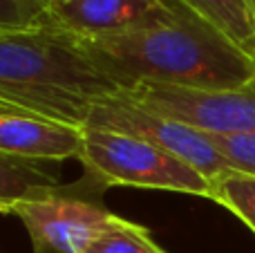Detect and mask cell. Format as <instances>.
Instances as JSON below:
<instances>
[{"label":"cell","instance_id":"obj_1","mask_svg":"<svg viewBox=\"0 0 255 253\" xmlns=\"http://www.w3.org/2000/svg\"><path fill=\"white\" fill-rule=\"evenodd\" d=\"M81 45L119 90L141 83L233 90L255 81L253 58L179 0L159 25Z\"/></svg>","mask_w":255,"mask_h":253},{"label":"cell","instance_id":"obj_2","mask_svg":"<svg viewBox=\"0 0 255 253\" xmlns=\"http://www.w3.org/2000/svg\"><path fill=\"white\" fill-rule=\"evenodd\" d=\"M117 92L67 31L49 22L0 29V101L22 115L85 128L92 108Z\"/></svg>","mask_w":255,"mask_h":253},{"label":"cell","instance_id":"obj_3","mask_svg":"<svg viewBox=\"0 0 255 253\" xmlns=\"http://www.w3.org/2000/svg\"><path fill=\"white\" fill-rule=\"evenodd\" d=\"M79 161L85 168V179L101 191L132 186L211 200V182L197 168L132 134L83 128V150Z\"/></svg>","mask_w":255,"mask_h":253},{"label":"cell","instance_id":"obj_4","mask_svg":"<svg viewBox=\"0 0 255 253\" xmlns=\"http://www.w3.org/2000/svg\"><path fill=\"white\" fill-rule=\"evenodd\" d=\"M85 128L115 130V132L145 139L161 150L184 159L193 168H197L208 182L233 170L229 161L224 159V155L213 146L206 132L181 124L177 119H170V117L145 110V108L124 99L119 92L106 97L92 108Z\"/></svg>","mask_w":255,"mask_h":253},{"label":"cell","instance_id":"obj_5","mask_svg":"<svg viewBox=\"0 0 255 253\" xmlns=\"http://www.w3.org/2000/svg\"><path fill=\"white\" fill-rule=\"evenodd\" d=\"M119 94L157 115L170 117L206 134L255 132V81L233 90H190L141 83Z\"/></svg>","mask_w":255,"mask_h":253},{"label":"cell","instance_id":"obj_6","mask_svg":"<svg viewBox=\"0 0 255 253\" xmlns=\"http://www.w3.org/2000/svg\"><path fill=\"white\" fill-rule=\"evenodd\" d=\"M11 213L25 224L34 253H81L117 218L97 197L76 193V186L20 200L11 204Z\"/></svg>","mask_w":255,"mask_h":253},{"label":"cell","instance_id":"obj_7","mask_svg":"<svg viewBox=\"0 0 255 253\" xmlns=\"http://www.w3.org/2000/svg\"><path fill=\"white\" fill-rule=\"evenodd\" d=\"M177 0H49L47 22L79 40H97L159 25Z\"/></svg>","mask_w":255,"mask_h":253},{"label":"cell","instance_id":"obj_8","mask_svg":"<svg viewBox=\"0 0 255 253\" xmlns=\"http://www.w3.org/2000/svg\"><path fill=\"white\" fill-rule=\"evenodd\" d=\"M83 128L34 115H0V152L29 161H63L81 157Z\"/></svg>","mask_w":255,"mask_h":253},{"label":"cell","instance_id":"obj_9","mask_svg":"<svg viewBox=\"0 0 255 253\" xmlns=\"http://www.w3.org/2000/svg\"><path fill=\"white\" fill-rule=\"evenodd\" d=\"M56 177L38 166V161L0 152V202L16 204L20 200H36L58 193Z\"/></svg>","mask_w":255,"mask_h":253},{"label":"cell","instance_id":"obj_10","mask_svg":"<svg viewBox=\"0 0 255 253\" xmlns=\"http://www.w3.org/2000/svg\"><path fill=\"white\" fill-rule=\"evenodd\" d=\"M251 56L253 0H179Z\"/></svg>","mask_w":255,"mask_h":253},{"label":"cell","instance_id":"obj_11","mask_svg":"<svg viewBox=\"0 0 255 253\" xmlns=\"http://www.w3.org/2000/svg\"><path fill=\"white\" fill-rule=\"evenodd\" d=\"M211 200L235 213L255 233V175L229 170L211 182Z\"/></svg>","mask_w":255,"mask_h":253},{"label":"cell","instance_id":"obj_12","mask_svg":"<svg viewBox=\"0 0 255 253\" xmlns=\"http://www.w3.org/2000/svg\"><path fill=\"white\" fill-rule=\"evenodd\" d=\"M81 253H166L145 227L117 215L115 222Z\"/></svg>","mask_w":255,"mask_h":253},{"label":"cell","instance_id":"obj_13","mask_svg":"<svg viewBox=\"0 0 255 253\" xmlns=\"http://www.w3.org/2000/svg\"><path fill=\"white\" fill-rule=\"evenodd\" d=\"M213 146L224 155L229 166L240 173L255 175V132L249 134H208Z\"/></svg>","mask_w":255,"mask_h":253},{"label":"cell","instance_id":"obj_14","mask_svg":"<svg viewBox=\"0 0 255 253\" xmlns=\"http://www.w3.org/2000/svg\"><path fill=\"white\" fill-rule=\"evenodd\" d=\"M49 0H0V29H27L47 22Z\"/></svg>","mask_w":255,"mask_h":253},{"label":"cell","instance_id":"obj_15","mask_svg":"<svg viewBox=\"0 0 255 253\" xmlns=\"http://www.w3.org/2000/svg\"><path fill=\"white\" fill-rule=\"evenodd\" d=\"M9 112H18V110H16V108H11V106H7V103L0 101V115H9ZM18 115H22V112H18Z\"/></svg>","mask_w":255,"mask_h":253},{"label":"cell","instance_id":"obj_16","mask_svg":"<svg viewBox=\"0 0 255 253\" xmlns=\"http://www.w3.org/2000/svg\"><path fill=\"white\" fill-rule=\"evenodd\" d=\"M251 58L255 63V0H253V45H251Z\"/></svg>","mask_w":255,"mask_h":253},{"label":"cell","instance_id":"obj_17","mask_svg":"<svg viewBox=\"0 0 255 253\" xmlns=\"http://www.w3.org/2000/svg\"><path fill=\"white\" fill-rule=\"evenodd\" d=\"M11 213V204H7V202H0V215H7Z\"/></svg>","mask_w":255,"mask_h":253}]
</instances>
